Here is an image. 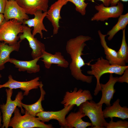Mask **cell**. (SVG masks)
Masks as SVG:
<instances>
[{"label": "cell", "mask_w": 128, "mask_h": 128, "mask_svg": "<svg viewBox=\"0 0 128 128\" xmlns=\"http://www.w3.org/2000/svg\"><path fill=\"white\" fill-rule=\"evenodd\" d=\"M92 39L91 37L88 36L79 35L69 40L66 46V51L71 59L69 65L71 74L77 80L88 83L92 82L93 76L83 74L81 68L86 64L88 65L90 62L85 63L82 56L85 55L82 51L87 46L85 42Z\"/></svg>", "instance_id": "obj_1"}, {"label": "cell", "mask_w": 128, "mask_h": 128, "mask_svg": "<svg viewBox=\"0 0 128 128\" xmlns=\"http://www.w3.org/2000/svg\"><path fill=\"white\" fill-rule=\"evenodd\" d=\"M88 65L91 66V70L87 72V74L94 76L96 80V84L94 93L95 96L97 95L101 90L100 80L102 75L107 73L121 75L124 70L128 68V66L111 65L107 60L104 59L102 56L98 58L94 63L91 64L90 63Z\"/></svg>", "instance_id": "obj_2"}, {"label": "cell", "mask_w": 128, "mask_h": 128, "mask_svg": "<svg viewBox=\"0 0 128 128\" xmlns=\"http://www.w3.org/2000/svg\"><path fill=\"white\" fill-rule=\"evenodd\" d=\"M6 93L7 100L5 104L0 105V108L2 113L3 124L2 128H8L12 114L17 107L20 108L21 113H25V111L21 105L22 100L23 98V93L21 91L18 92L15 99L12 100L11 97L13 93V89L8 88L5 90Z\"/></svg>", "instance_id": "obj_3"}, {"label": "cell", "mask_w": 128, "mask_h": 128, "mask_svg": "<svg viewBox=\"0 0 128 128\" xmlns=\"http://www.w3.org/2000/svg\"><path fill=\"white\" fill-rule=\"evenodd\" d=\"M102 105H99L92 100H87L79 106V110L90 119L92 128H105L107 122L105 119L102 110Z\"/></svg>", "instance_id": "obj_4"}, {"label": "cell", "mask_w": 128, "mask_h": 128, "mask_svg": "<svg viewBox=\"0 0 128 128\" xmlns=\"http://www.w3.org/2000/svg\"><path fill=\"white\" fill-rule=\"evenodd\" d=\"M14 115L11 118L9 127L13 128H53L51 124H46L38 120L35 117L25 110V114L22 115L18 108L16 107L14 112Z\"/></svg>", "instance_id": "obj_5"}, {"label": "cell", "mask_w": 128, "mask_h": 128, "mask_svg": "<svg viewBox=\"0 0 128 128\" xmlns=\"http://www.w3.org/2000/svg\"><path fill=\"white\" fill-rule=\"evenodd\" d=\"M22 24L15 19L5 20L0 27V41L10 46L17 43L19 38L18 35L23 32Z\"/></svg>", "instance_id": "obj_6"}, {"label": "cell", "mask_w": 128, "mask_h": 128, "mask_svg": "<svg viewBox=\"0 0 128 128\" xmlns=\"http://www.w3.org/2000/svg\"><path fill=\"white\" fill-rule=\"evenodd\" d=\"M95 8L98 12L91 18V21H104L110 18H118L124 10L123 5L120 1L115 6L107 7L102 3L95 5Z\"/></svg>", "instance_id": "obj_7"}, {"label": "cell", "mask_w": 128, "mask_h": 128, "mask_svg": "<svg viewBox=\"0 0 128 128\" xmlns=\"http://www.w3.org/2000/svg\"><path fill=\"white\" fill-rule=\"evenodd\" d=\"M92 99V96L89 91L83 90L81 88L78 90L77 88L75 87L73 91H67L65 92L61 103L64 107L69 105H76L79 106L83 102Z\"/></svg>", "instance_id": "obj_8"}, {"label": "cell", "mask_w": 128, "mask_h": 128, "mask_svg": "<svg viewBox=\"0 0 128 128\" xmlns=\"http://www.w3.org/2000/svg\"><path fill=\"white\" fill-rule=\"evenodd\" d=\"M23 32L19 34L20 40L25 39L28 41L32 51L31 55L33 59L41 58L43 50H45V45L34 37L31 33L32 29L25 25L23 26Z\"/></svg>", "instance_id": "obj_9"}, {"label": "cell", "mask_w": 128, "mask_h": 128, "mask_svg": "<svg viewBox=\"0 0 128 128\" xmlns=\"http://www.w3.org/2000/svg\"><path fill=\"white\" fill-rule=\"evenodd\" d=\"M75 105H69L64 107L62 109L57 111H41L37 113L36 116L39 120L45 123L51 120H57L61 128H66V116Z\"/></svg>", "instance_id": "obj_10"}, {"label": "cell", "mask_w": 128, "mask_h": 128, "mask_svg": "<svg viewBox=\"0 0 128 128\" xmlns=\"http://www.w3.org/2000/svg\"><path fill=\"white\" fill-rule=\"evenodd\" d=\"M40 78L37 77L30 81L20 82L14 80L11 75L8 76V80L2 85H0V88L8 87L12 89L19 88L24 91L23 96H27L31 90L38 88L40 82L39 81Z\"/></svg>", "instance_id": "obj_11"}, {"label": "cell", "mask_w": 128, "mask_h": 128, "mask_svg": "<svg viewBox=\"0 0 128 128\" xmlns=\"http://www.w3.org/2000/svg\"><path fill=\"white\" fill-rule=\"evenodd\" d=\"M5 20L16 19L22 23L29 17L24 10L15 1L7 0L3 14Z\"/></svg>", "instance_id": "obj_12"}, {"label": "cell", "mask_w": 128, "mask_h": 128, "mask_svg": "<svg viewBox=\"0 0 128 128\" xmlns=\"http://www.w3.org/2000/svg\"><path fill=\"white\" fill-rule=\"evenodd\" d=\"M68 2L67 0H58L51 5L47 11L46 17L52 24L54 35L56 34L58 32L60 27L59 20L61 18L60 11L62 7Z\"/></svg>", "instance_id": "obj_13"}, {"label": "cell", "mask_w": 128, "mask_h": 128, "mask_svg": "<svg viewBox=\"0 0 128 128\" xmlns=\"http://www.w3.org/2000/svg\"><path fill=\"white\" fill-rule=\"evenodd\" d=\"M27 14L34 15L37 11H47L48 0H15Z\"/></svg>", "instance_id": "obj_14"}, {"label": "cell", "mask_w": 128, "mask_h": 128, "mask_svg": "<svg viewBox=\"0 0 128 128\" xmlns=\"http://www.w3.org/2000/svg\"><path fill=\"white\" fill-rule=\"evenodd\" d=\"M118 77H114L113 74H110L109 79L106 83L105 84L100 83L102 95L100 100L97 103L98 104L103 105L105 104L107 106L111 105V100L113 99L116 92L114 86L118 82Z\"/></svg>", "instance_id": "obj_15"}, {"label": "cell", "mask_w": 128, "mask_h": 128, "mask_svg": "<svg viewBox=\"0 0 128 128\" xmlns=\"http://www.w3.org/2000/svg\"><path fill=\"white\" fill-rule=\"evenodd\" d=\"M47 11L43 13L41 10H38L34 14V18L25 20L23 21V25H27L30 28L32 27H33L32 33L34 36L37 34L39 33L40 34L41 38H42L43 34L42 31H48L43 23L44 19L46 16Z\"/></svg>", "instance_id": "obj_16"}, {"label": "cell", "mask_w": 128, "mask_h": 128, "mask_svg": "<svg viewBox=\"0 0 128 128\" xmlns=\"http://www.w3.org/2000/svg\"><path fill=\"white\" fill-rule=\"evenodd\" d=\"M120 100L117 99L112 105L107 106L103 110L105 118L113 117L120 118L123 120L128 118V108L126 106L122 107L120 105Z\"/></svg>", "instance_id": "obj_17"}, {"label": "cell", "mask_w": 128, "mask_h": 128, "mask_svg": "<svg viewBox=\"0 0 128 128\" xmlns=\"http://www.w3.org/2000/svg\"><path fill=\"white\" fill-rule=\"evenodd\" d=\"M41 58L43 62L45 67L49 69L52 64H57L59 67L66 68L69 65L68 61L59 52H56L54 54L48 52L45 50H43Z\"/></svg>", "instance_id": "obj_18"}, {"label": "cell", "mask_w": 128, "mask_h": 128, "mask_svg": "<svg viewBox=\"0 0 128 128\" xmlns=\"http://www.w3.org/2000/svg\"><path fill=\"white\" fill-rule=\"evenodd\" d=\"M98 32L101 43L103 48L106 55V59L110 64L114 65L125 66L126 63L118 57L117 52L108 46L105 40V37L107 36L106 34H102L100 30H98Z\"/></svg>", "instance_id": "obj_19"}, {"label": "cell", "mask_w": 128, "mask_h": 128, "mask_svg": "<svg viewBox=\"0 0 128 128\" xmlns=\"http://www.w3.org/2000/svg\"><path fill=\"white\" fill-rule=\"evenodd\" d=\"M40 58L28 61L19 60L15 59H10L9 62L14 65L15 67L18 69L19 71H25L29 73H36L40 70L39 65L37 62Z\"/></svg>", "instance_id": "obj_20"}, {"label": "cell", "mask_w": 128, "mask_h": 128, "mask_svg": "<svg viewBox=\"0 0 128 128\" xmlns=\"http://www.w3.org/2000/svg\"><path fill=\"white\" fill-rule=\"evenodd\" d=\"M86 116L80 110L76 112H71L65 118L66 128H86L92 126L91 123L83 120L82 118Z\"/></svg>", "instance_id": "obj_21"}, {"label": "cell", "mask_w": 128, "mask_h": 128, "mask_svg": "<svg viewBox=\"0 0 128 128\" xmlns=\"http://www.w3.org/2000/svg\"><path fill=\"white\" fill-rule=\"evenodd\" d=\"M20 40L13 46H9L4 42H0V70L5 68V64L9 62L10 53L13 51H18L20 47Z\"/></svg>", "instance_id": "obj_22"}, {"label": "cell", "mask_w": 128, "mask_h": 128, "mask_svg": "<svg viewBox=\"0 0 128 128\" xmlns=\"http://www.w3.org/2000/svg\"><path fill=\"white\" fill-rule=\"evenodd\" d=\"M43 87L42 82L41 81L39 86L40 90L41 95L39 99L36 102L33 104L29 105L25 104L22 103H21L22 107L24 108L25 110L34 117H35L37 113L44 111L41 102L45 99L44 97L46 92L43 89Z\"/></svg>", "instance_id": "obj_23"}, {"label": "cell", "mask_w": 128, "mask_h": 128, "mask_svg": "<svg viewBox=\"0 0 128 128\" xmlns=\"http://www.w3.org/2000/svg\"><path fill=\"white\" fill-rule=\"evenodd\" d=\"M119 17L117 23L107 33V35L109 36L108 38L109 41L112 40L119 31L125 29L128 24V13L124 14L121 15Z\"/></svg>", "instance_id": "obj_24"}, {"label": "cell", "mask_w": 128, "mask_h": 128, "mask_svg": "<svg viewBox=\"0 0 128 128\" xmlns=\"http://www.w3.org/2000/svg\"><path fill=\"white\" fill-rule=\"evenodd\" d=\"M123 36L120 47L117 52L118 57L126 63L128 62V46L125 38V29L122 30Z\"/></svg>", "instance_id": "obj_25"}, {"label": "cell", "mask_w": 128, "mask_h": 128, "mask_svg": "<svg viewBox=\"0 0 128 128\" xmlns=\"http://www.w3.org/2000/svg\"><path fill=\"white\" fill-rule=\"evenodd\" d=\"M73 3L75 6V10L84 16L86 14V9L88 3L85 2V0H67Z\"/></svg>", "instance_id": "obj_26"}, {"label": "cell", "mask_w": 128, "mask_h": 128, "mask_svg": "<svg viewBox=\"0 0 128 128\" xmlns=\"http://www.w3.org/2000/svg\"><path fill=\"white\" fill-rule=\"evenodd\" d=\"M106 128H128V122L126 120H120L115 122L113 121V119L109 123L106 124Z\"/></svg>", "instance_id": "obj_27"}, {"label": "cell", "mask_w": 128, "mask_h": 128, "mask_svg": "<svg viewBox=\"0 0 128 128\" xmlns=\"http://www.w3.org/2000/svg\"><path fill=\"white\" fill-rule=\"evenodd\" d=\"M123 75L118 77V82L123 83L126 82L128 83V68L126 69L124 71Z\"/></svg>", "instance_id": "obj_28"}, {"label": "cell", "mask_w": 128, "mask_h": 128, "mask_svg": "<svg viewBox=\"0 0 128 128\" xmlns=\"http://www.w3.org/2000/svg\"><path fill=\"white\" fill-rule=\"evenodd\" d=\"M7 0H0V13L3 14Z\"/></svg>", "instance_id": "obj_29"}, {"label": "cell", "mask_w": 128, "mask_h": 128, "mask_svg": "<svg viewBox=\"0 0 128 128\" xmlns=\"http://www.w3.org/2000/svg\"><path fill=\"white\" fill-rule=\"evenodd\" d=\"M120 1L124 2H127L128 1V0H110V5L111 6H116L118 2Z\"/></svg>", "instance_id": "obj_30"}, {"label": "cell", "mask_w": 128, "mask_h": 128, "mask_svg": "<svg viewBox=\"0 0 128 128\" xmlns=\"http://www.w3.org/2000/svg\"><path fill=\"white\" fill-rule=\"evenodd\" d=\"M102 2L103 4L105 6H109L110 5V0H97Z\"/></svg>", "instance_id": "obj_31"}, {"label": "cell", "mask_w": 128, "mask_h": 128, "mask_svg": "<svg viewBox=\"0 0 128 128\" xmlns=\"http://www.w3.org/2000/svg\"><path fill=\"white\" fill-rule=\"evenodd\" d=\"M5 21L3 14L0 13V27Z\"/></svg>", "instance_id": "obj_32"}, {"label": "cell", "mask_w": 128, "mask_h": 128, "mask_svg": "<svg viewBox=\"0 0 128 128\" xmlns=\"http://www.w3.org/2000/svg\"><path fill=\"white\" fill-rule=\"evenodd\" d=\"M1 111L0 110V127L2 125L1 124V122L2 121V116L1 115Z\"/></svg>", "instance_id": "obj_33"}, {"label": "cell", "mask_w": 128, "mask_h": 128, "mask_svg": "<svg viewBox=\"0 0 128 128\" xmlns=\"http://www.w3.org/2000/svg\"><path fill=\"white\" fill-rule=\"evenodd\" d=\"M2 77V76H1V74H0V78H1Z\"/></svg>", "instance_id": "obj_34"}, {"label": "cell", "mask_w": 128, "mask_h": 128, "mask_svg": "<svg viewBox=\"0 0 128 128\" xmlns=\"http://www.w3.org/2000/svg\"><path fill=\"white\" fill-rule=\"evenodd\" d=\"M9 0V1H14L15 0Z\"/></svg>", "instance_id": "obj_35"}]
</instances>
